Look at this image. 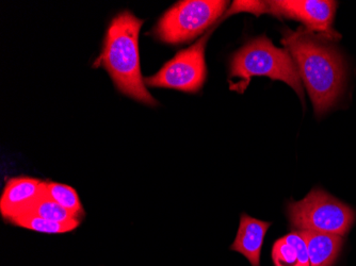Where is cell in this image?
Here are the masks:
<instances>
[{"mask_svg":"<svg viewBox=\"0 0 356 266\" xmlns=\"http://www.w3.org/2000/svg\"><path fill=\"white\" fill-rule=\"evenodd\" d=\"M282 43L293 57L318 116L331 109L346 83V65L341 53L319 35L300 28L286 29Z\"/></svg>","mask_w":356,"mask_h":266,"instance_id":"6da1fadb","label":"cell"},{"mask_svg":"<svg viewBox=\"0 0 356 266\" xmlns=\"http://www.w3.org/2000/svg\"><path fill=\"white\" fill-rule=\"evenodd\" d=\"M143 21L123 11L112 19L106 33L103 51L94 67H104L115 88L135 101L155 107L157 101L145 87L140 67L139 33Z\"/></svg>","mask_w":356,"mask_h":266,"instance_id":"7a4b0ae2","label":"cell"},{"mask_svg":"<svg viewBox=\"0 0 356 266\" xmlns=\"http://www.w3.org/2000/svg\"><path fill=\"white\" fill-rule=\"evenodd\" d=\"M254 76L285 82L304 103L301 77L293 57L287 49L274 46L266 35L248 42L232 58L229 77L240 80L231 85V90L243 93Z\"/></svg>","mask_w":356,"mask_h":266,"instance_id":"3957f363","label":"cell"},{"mask_svg":"<svg viewBox=\"0 0 356 266\" xmlns=\"http://www.w3.org/2000/svg\"><path fill=\"white\" fill-rule=\"evenodd\" d=\"M288 219L299 231L343 237L355 221V212L323 190L314 189L300 201H290Z\"/></svg>","mask_w":356,"mask_h":266,"instance_id":"277c9868","label":"cell"},{"mask_svg":"<svg viewBox=\"0 0 356 266\" xmlns=\"http://www.w3.org/2000/svg\"><path fill=\"white\" fill-rule=\"evenodd\" d=\"M227 1L187 0L168 10L154 30V35L168 44H181L202 35L224 13Z\"/></svg>","mask_w":356,"mask_h":266,"instance_id":"5b68a950","label":"cell"},{"mask_svg":"<svg viewBox=\"0 0 356 266\" xmlns=\"http://www.w3.org/2000/svg\"><path fill=\"white\" fill-rule=\"evenodd\" d=\"M210 33L208 32L191 47L179 51L157 74L145 78V85L188 93L200 91L206 79L205 48Z\"/></svg>","mask_w":356,"mask_h":266,"instance_id":"8992f818","label":"cell"},{"mask_svg":"<svg viewBox=\"0 0 356 266\" xmlns=\"http://www.w3.org/2000/svg\"><path fill=\"white\" fill-rule=\"evenodd\" d=\"M272 14L296 19L305 25V29L320 38L339 37L332 30L336 1L329 0H277L269 1Z\"/></svg>","mask_w":356,"mask_h":266,"instance_id":"52a82bcc","label":"cell"},{"mask_svg":"<svg viewBox=\"0 0 356 266\" xmlns=\"http://www.w3.org/2000/svg\"><path fill=\"white\" fill-rule=\"evenodd\" d=\"M47 182L30 177L8 180L0 199V212L8 222L25 213L42 196L45 195Z\"/></svg>","mask_w":356,"mask_h":266,"instance_id":"ba28073f","label":"cell"},{"mask_svg":"<svg viewBox=\"0 0 356 266\" xmlns=\"http://www.w3.org/2000/svg\"><path fill=\"white\" fill-rule=\"evenodd\" d=\"M270 226L271 223L242 214L237 235L231 246L232 251L245 256L252 266H261V248Z\"/></svg>","mask_w":356,"mask_h":266,"instance_id":"9c48e42d","label":"cell"},{"mask_svg":"<svg viewBox=\"0 0 356 266\" xmlns=\"http://www.w3.org/2000/svg\"><path fill=\"white\" fill-rule=\"evenodd\" d=\"M300 233L307 245L311 266H333L343 247V237L315 231Z\"/></svg>","mask_w":356,"mask_h":266,"instance_id":"30bf717a","label":"cell"},{"mask_svg":"<svg viewBox=\"0 0 356 266\" xmlns=\"http://www.w3.org/2000/svg\"><path fill=\"white\" fill-rule=\"evenodd\" d=\"M272 260L275 266H311L307 245L300 231L291 232L274 243Z\"/></svg>","mask_w":356,"mask_h":266,"instance_id":"8fae6325","label":"cell"},{"mask_svg":"<svg viewBox=\"0 0 356 266\" xmlns=\"http://www.w3.org/2000/svg\"><path fill=\"white\" fill-rule=\"evenodd\" d=\"M9 222L19 227L26 228L32 231L41 232V233H51V235L73 231L80 224L79 222L57 223V222L48 221V219H42L40 216L32 215V214H23V215L14 217Z\"/></svg>","mask_w":356,"mask_h":266,"instance_id":"7c38bea8","label":"cell"},{"mask_svg":"<svg viewBox=\"0 0 356 266\" xmlns=\"http://www.w3.org/2000/svg\"><path fill=\"white\" fill-rule=\"evenodd\" d=\"M46 194L54 201L67 210L72 215L75 216L76 219L81 221L85 215V211H83V205L80 203L77 192L73 188L58 183V182H49V183L47 182Z\"/></svg>","mask_w":356,"mask_h":266,"instance_id":"4fadbf2b","label":"cell"},{"mask_svg":"<svg viewBox=\"0 0 356 266\" xmlns=\"http://www.w3.org/2000/svg\"><path fill=\"white\" fill-rule=\"evenodd\" d=\"M24 214H32V215L40 216L42 219L57 222V223H74V222L80 223L79 219H76L75 216L72 215L67 210L48 197L47 194L40 197Z\"/></svg>","mask_w":356,"mask_h":266,"instance_id":"5bb4252c","label":"cell"},{"mask_svg":"<svg viewBox=\"0 0 356 266\" xmlns=\"http://www.w3.org/2000/svg\"><path fill=\"white\" fill-rule=\"evenodd\" d=\"M240 12H249L255 15H261L264 13L272 14L269 1H234L232 3L231 9L225 14V17L234 13H240Z\"/></svg>","mask_w":356,"mask_h":266,"instance_id":"9a60e30c","label":"cell"}]
</instances>
